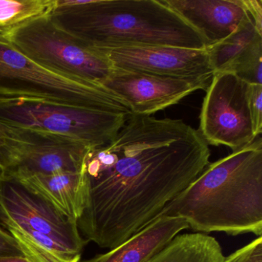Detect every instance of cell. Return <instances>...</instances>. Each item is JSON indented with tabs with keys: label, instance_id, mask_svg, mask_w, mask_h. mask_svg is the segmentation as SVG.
Masks as SVG:
<instances>
[{
	"label": "cell",
	"instance_id": "cell-5",
	"mask_svg": "<svg viewBox=\"0 0 262 262\" xmlns=\"http://www.w3.org/2000/svg\"><path fill=\"white\" fill-rule=\"evenodd\" d=\"M16 99L133 114L126 102L104 85L50 71L0 36V100Z\"/></svg>",
	"mask_w": 262,
	"mask_h": 262
},
{
	"label": "cell",
	"instance_id": "cell-11",
	"mask_svg": "<svg viewBox=\"0 0 262 262\" xmlns=\"http://www.w3.org/2000/svg\"><path fill=\"white\" fill-rule=\"evenodd\" d=\"M209 83L205 79L155 76L113 67L103 85L123 99L133 114L151 116L198 90H207Z\"/></svg>",
	"mask_w": 262,
	"mask_h": 262
},
{
	"label": "cell",
	"instance_id": "cell-19",
	"mask_svg": "<svg viewBox=\"0 0 262 262\" xmlns=\"http://www.w3.org/2000/svg\"><path fill=\"white\" fill-rule=\"evenodd\" d=\"M223 262H262V237L224 257Z\"/></svg>",
	"mask_w": 262,
	"mask_h": 262
},
{
	"label": "cell",
	"instance_id": "cell-6",
	"mask_svg": "<svg viewBox=\"0 0 262 262\" xmlns=\"http://www.w3.org/2000/svg\"><path fill=\"white\" fill-rule=\"evenodd\" d=\"M130 116L35 99L0 100V121L4 123L70 138L90 148L113 140Z\"/></svg>",
	"mask_w": 262,
	"mask_h": 262
},
{
	"label": "cell",
	"instance_id": "cell-7",
	"mask_svg": "<svg viewBox=\"0 0 262 262\" xmlns=\"http://www.w3.org/2000/svg\"><path fill=\"white\" fill-rule=\"evenodd\" d=\"M5 38L36 63L62 76L103 85L113 70L105 56L58 27L50 16Z\"/></svg>",
	"mask_w": 262,
	"mask_h": 262
},
{
	"label": "cell",
	"instance_id": "cell-16",
	"mask_svg": "<svg viewBox=\"0 0 262 262\" xmlns=\"http://www.w3.org/2000/svg\"><path fill=\"white\" fill-rule=\"evenodd\" d=\"M260 39L262 34L257 31L248 14L228 37L206 49L214 73L228 71Z\"/></svg>",
	"mask_w": 262,
	"mask_h": 262
},
{
	"label": "cell",
	"instance_id": "cell-13",
	"mask_svg": "<svg viewBox=\"0 0 262 262\" xmlns=\"http://www.w3.org/2000/svg\"><path fill=\"white\" fill-rule=\"evenodd\" d=\"M188 228V223L182 217L159 216L122 245L79 262H146Z\"/></svg>",
	"mask_w": 262,
	"mask_h": 262
},
{
	"label": "cell",
	"instance_id": "cell-3",
	"mask_svg": "<svg viewBox=\"0 0 262 262\" xmlns=\"http://www.w3.org/2000/svg\"><path fill=\"white\" fill-rule=\"evenodd\" d=\"M50 17L92 48L208 47L203 37L162 0H56Z\"/></svg>",
	"mask_w": 262,
	"mask_h": 262
},
{
	"label": "cell",
	"instance_id": "cell-22",
	"mask_svg": "<svg viewBox=\"0 0 262 262\" xmlns=\"http://www.w3.org/2000/svg\"><path fill=\"white\" fill-rule=\"evenodd\" d=\"M243 3L248 16L254 23V27L262 34L261 0H243Z\"/></svg>",
	"mask_w": 262,
	"mask_h": 262
},
{
	"label": "cell",
	"instance_id": "cell-8",
	"mask_svg": "<svg viewBox=\"0 0 262 262\" xmlns=\"http://www.w3.org/2000/svg\"><path fill=\"white\" fill-rule=\"evenodd\" d=\"M251 84L229 72L214 73L200 113L199 133L208 145L233 151L256 139L249 108Z\"/></svg>",
	"mask_w": 262,
	"mask_h": 262
},
{
	"label": "cell",
	"instance_id": "cell-21",
	"mask_svg": "<svg viewBox=\"0 0 262 262\" xmlns=\"http://www.w3.org/2000/svg\"><path fill=\"white\" fill-rule=\"evenodd\" d=\"M24 255L16 241L0 226V256Z\"/></svg>",
	"mask_w": 262,
	"mask_h": 262
},
{
	"label": "cell",
	"instance_id": "cell-15",
	"mask_svg": "<svg viewBox=\"0 0 262 262\" xmlns=\"http://www.w3.org/2000/svg\"><path fill=\"white\" fill-rule=\"evenodd\" d=\"M224 257L214 237L194 232L176 236L146 262H223Z\"/></svg>",
	"mask_w": 262,
	"mask_h": 262
},
{
	"label": "cell",
	"instance_id": "cell-23",
	"mask_svg": "<svg viewBox=\"0 0 262 262\" xmlns=\"http://www.w3.org/2000/svg\"><path fill=\"white\" fill-rule=\"evenodd\" d=\"M0 262H32L24 255L0 256Z\"/></svg>",
	"mask_w": 262,
	"mask_h": 262
},
{
	"label": "cell",
	"instance_id": "cell-4",
	"mask_svg": "<svg viewBox=\"0 0 262 262\" xmlns=\"http://www.w3.org/2000/svg\"><path fill=\"white\" fill-rule=\"evenodd\" d=\"M0 226L32 262H68L87 241L71 220L23 181L0 173Z\"/></svg>",
	"mask_w": 262,
	"mask_h": 262
},
{
	"label": "cell",
	"instance_id": "cell-1",
	"mask_svg": "<svg viewBox=\"0 0 262 262\" xmlns=\"http://www.w3.org/2000/svg\"><path fill=\"white\" fill-rule=\"evenodd\" d=\"M210 156L199 130L181 119L132 114L113 140L85 155L79 231L101 248L122 245L189 186Z\"/></svg>",
	"mask_w": 262,
	"mask_h": 262
},
{
	"label": "cell",
	"instance_id": "cell-20",
	"mask_svg": "<svg viewBox=\"0 0 262 262\" xmlns=\"http://www.w3.org/2000/svg\"><path fill=\"white\" fill-rule=\"evenodd\" d=\"M249 108L254 135L257 137L262 131V85L251 84Z\"/></svg>",
	"mask_w": 262,
	"mask_h": 262
},
{
	"label": "cell",
	"instance_id": "cell-9",
	"mask_svg": "<svg viewBox=\"0 0 262 262\" xmlns=\"http://www.w3.org/2000/svg\"><path fill=\"white\" fill-rule=\"evenodd\" d=\"M114 68L155 76L210 80L214 74L206 49L165 46H117L93 48Z\"/></svg>",
	"mask_w": 262,
	"mask_h": 262
},
{
	"label": "cell",
	"instance_id": "cell-17",
	"mask_svg": "<svg viewBox=\"0 0 262 262\" xmlns=\"http://www.w3.org/2000/svg\"><path fill=\"white\" fill-rule=\"evenodd\" d=\"M56 0H0V36L7 37L32 21L50 16Z\"/></svg>",
	"mask_w": 262,
	"mask_h": 262
},
{
	"label": "cell",
	"instance_id": "cell-14",
	"mask_svg": "<svg viewBox=\"0 0 262 262\" xmlns=\"http://www.w3.org/2000/svg\"><path fill=\"white\" fill-rule=\"evenodd\" d=\"M71 220L78 222L86 203L83 172H62L19 179Z\"/></svg>",
	"mask_w": 262,
	"mask_h": 262
},
{
	"label": "cell",
	"instance_id": "cell-18",
	"mask_svg": "<svg viewBox=\"0 0 262 262\" xmlns=\"http://www.w3.org/2000/svg\"><path fill=\"white\" fill-rule=\"evenodd\" d=\"M17 138L13 127L0 121V172L5 171L13 160Z\"/></svg>",
	"mask_w": 262,
	"mask_h": 262
},
{
	"label": "cell",
	"instance_id": "cell-2",
	"mask_svg": "<svg viewBox=\"0 0 262 262\" xmlns=\"http://www.w3.org/2000/svg\"><path fill=\"white\" fill-rule=\"evenodd\" d=\"M162 215L182 217L197 233L261 236V138L208 164Z\"/></svg>",
	"mask_w": 262,
	"mask_h": 262
},
{
	"label": "cell",
	"instance_id": "cell-12",
	"mask_svg": "<svg viewBox=\"0 0 262 262\" xmlns=\"http://www.w3.org/2000/svg\"><path fill=\"white\" fill-rule=\"evenodd\" d=\"M162 2L194 29L205 39L208 47L228 37L248 16L243 0H162Z\"/></svg>",
	"mask_w": 262,
	"mask_h": 262
},
{
	"label": "cell",
	"instance_id": "cell-10",
	"mask_svg": "<svg viewBox=\"0 0 262 262\" xmlns=\"http://www.w3.org/2000/svg\"><path fill=\"white\" fill-rule=\"evenodd\" d=\"M17 145L8 168L0 172L23 179L82 171L88 146L59 135L13 128Z\"/></svg>",
	"mask_w": 262,
	"mask_h": 262
}]
</instances>
